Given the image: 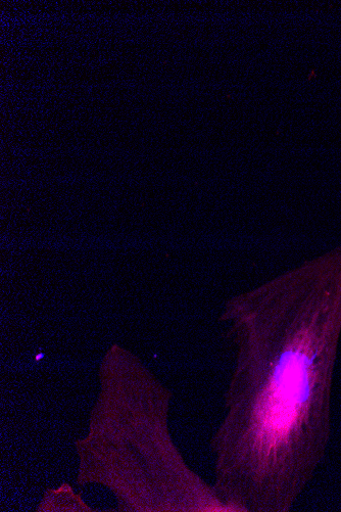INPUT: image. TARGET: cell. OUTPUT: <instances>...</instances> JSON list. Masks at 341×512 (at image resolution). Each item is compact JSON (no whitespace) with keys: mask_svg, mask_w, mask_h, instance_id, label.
Returning <instances> with one entry per match:
<instances>
[{"mask_svg":"<svg viewBox=\"0 0 341 512\" xmlns=\"http://www.w3.org/2000/svg\"><path fill=\"white\" fill-rule=\"evenodd\" d=\"M238 346L219 436L221 488L236 511L289 512L322 464L341 335V249L232 299Z\"/></svg>","mask_w":341,"mask_h":512,"instance_id":"6da1fadb","label":"cell"}]
</instances>
